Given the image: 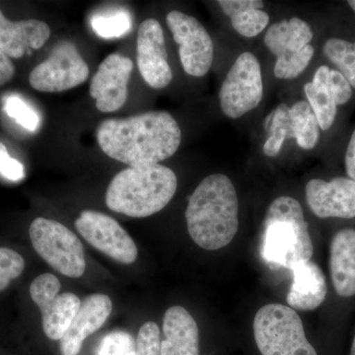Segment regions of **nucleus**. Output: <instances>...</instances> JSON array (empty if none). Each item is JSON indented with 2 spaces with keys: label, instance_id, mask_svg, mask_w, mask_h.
I'll use <instances>...</instances> for the list:
<instances>
[{
  "label": "nucleus",
  "instance_id": "nucleus-1",
  "mask_svg": "<svg viewBox=\"0 0 355 355\" xmlns=\"http://www.w3.org/2000/svg\"><path fill=\"white\" fill-rule=\"evenodd\" d=\"M96 137L110 158L137 167L159 164L172 157L181 144L182 132L171 114L153 111L103 121Z\"/></svg>",
  "mask_w": 355,
  "mask_h": 355
},
{
  "label": "nucleus",
  "instance_id": "nucleus-2",
  "mask_svg": "<svg viewBox=\"0 0 355 355\" xmlns=\"http://www.w3.org/2000/svg\"><path fill=\"white\" fill-rule=\"evenodd\" d=\"M186 221L191 239L202 249L216 251L230 244L239 228V202L230 178L205 177L191 193Z\"/></svg>",
  "mask_w": 355,
  "mask_h": 355
},
{
  "label": "nucleus",
  "instance_id": "nucleus-3",
  "mask_svg": "<svg viewBox=\"0 0 355 355\" xmlns=\"http://www.w3.org/2000/svg\"><path fill=\"white\" fill-rule=\"evenodd\" d=\"M177 187L176 174L164 165L128 167L109 184L106 205L112 211L144 218L165 209Z\"/></svg>",
  "mask_w": 355,
  "mask_h": 355
},
{
  "label": "nucleus",
  "instance_id": "nucleus-4",
  "mask_svg": "<svg viewBox=\"0 0 355 355\" xmlns=\"http://www.w3.org/2000/svg\"><path fill=\"white\" fill-rule=\"evenodd\" d=\"M304 211L297 200L287 196L273 200L263 221L261 253L270 268H286L309 261L314 254Z\"/></svg>",
  "mask_w": 355,
  "mask_h": 355
},
{
  "label": "nucleus",
  "instance_id": "nucleus-5",
  "mask_svg": "<svg viewBox=\"0 0 355 355\" xmlns=\"http://www.w3.org/2000/svg\"><path fill=\"white\" fill-rule=\"evenodd\" d=\"M253 330L261 355H317L306 338L302 320L288 306H263L254 316Z\"/></svg>",
  "mask_w": 355,
  "mask_h": 355
},
{
  "label": "nucleus",
  "instance_id": "nucleus-6",
  "mask_svg": "<svg viewBox=\"0 0 355 355\" xmlns=\"http://www.w3.org/2000/svg\"><path fill=\"white\" fill-rule=\"evenodd\" d=\"M37 254L58 272L79 279L86 270L83 243L70 229L53 219L38 217L29 228Z\"/></svg>",
  "mask_w": 355,
  "mask_h": 355
},
{
  "label": "nucleus",
  "instance_id": "nucleus-7",
  "mask_svg": "<svg viewBox=\"0 0 355 355\" xmlns=\"http://www.w3.org/2000/svg\"><path fill=\"white\" fill-rule=\"evenodd\" d=\"M314 37L312 28L300 18H291L275 23L266 30L263 42L277 57L275 76L279 79H294L300 76L314 57L310 44Z\"/></svg>",
  "mask_w": 355,
  "mask_h": 355
},
{
  "label": "nucleus",
  "instance_id": "nucleus-8",
  "mask_svg": "<svg viewBox=\"0 0 355 355\" xmlns=\"http://www.w3.org/2000/svg\"><path fill=\"white\" fill-rule=\"evenodd\" d=\"M263 96V76L258 58L245 51L236 58L219 91L221 111L236 120L256 109Z\"/></svg>",
  "mask_w": 355,
  "mask_h": 355
},
{
  "label": "nucleus",
  "instance_id": "nucleus-9",
  "mask_svg": "<svg viewBox=\"0 0 355 355\" xmlns=\"http://www.w3.org/2000/svg\"><path fill=\"white\" fill-rule=\"evenodd\" d=\"M88 64L70 41L60 42L50 57L37 65L29 76L30 85L44 93H60L81 85L87 80Z\"/></svg>",
  "mask_w": 355,
  "mask_h": 355
},
{
  "label": "nucleus",
  "instance_id": "nucleus-10",
  "mask_svg": "<svg viewBox=\"0 0 355 355\" xmlns=\"http://www.w3.org/2000/svg\"><path fill=\"white\" fill-rule=\"evenodd\" d=\"M60 279L53 273L39 275L30 286L32 300L42 313L44 335L51 340H62L81 306L76 294H60Z\"/></svg>",
  "mask_w": 355,
  "mask_h": 355
},
{
  "label": "nucleus",
  "instance_id": "nucleus-11",
  "mask_svg": "<svg viewBox=\"0 0 355 355\" xmlns=\"http://www.w3.org/2000/svg\"><path fill=\"white\" fill-rule=\"evenodd\" d=\"M166 22L179 46V55L184 72L193 77L209 73L214 58L211 37L202 23L181 11H171Z\"/></svg>",
  "mask_w": 355,
  "mask_h": 355
},
{
  "label": "nucleus",
  "instance_id": "nucleus-12",
  "mask_svg": "<svg viewBox=\"0 0 355 355\" xmlns=\"http://www.w3.org/2000/svg\"><path fill=\"white\" fill-rule=\"evenodd\" d=\"M76 227L91 246L118 263L130 265L137 261V245L113 217L95 210H84L76 218Z\"/></svg>",
  "mask_w": 355,
  "mask_h": 355
},
{
  "label": "nucleus",
  "instance_id": "nucleus-13",
  "mask_svg": "<svg viewBox=\"0 0 355 355\" xmlns=\"http://www.w3.org/2000/svg\"><path fill=\"white\" fill-rule=\"evenodd\" d=\"M137 60L140 74L147 85L163 89L171 83L173 72L168 62L164 32L156 19H146L137 32Z\"/></svg>",
  "mask_w": 355,
  "mask_h": 355
},
{
  "label": "nucleus",
  "instance_id": "nucleus-14",
  "mask_svg": "<svg viewBox=\"0 0 355 355\" xmlns=\"http://www.w3.org/2000/svg\"><path fill=\"white\" fill-rule=\"evenodd\" d=\"M132 69V60L120 53H111L103 60L89 88L96 108L101 113H114L125 104Z\"/></svg>",
  "mask_w": 355,
  "mask_h": 355
},
{
  "label": "nucleus",
  "instance_id": "nucleus-15",
  "mask_svg": "<svg viewBox=\"0 0 355 355\" xmlns=\"http://www.w3.org/2000/svg\"><path fill=\"white\" fill-rule=\"evenodd\" d=\"M306 202L319 218L355 217V181L338 177L330 182L313 179L306 184Z\"/></svg>",
  "mask_w": 355,
  "mask_h": 355
},
{
  "label": "nucleus",
  "instance_id": "nucleus-16",
  "mask_svg": "<svg viewBox=\"0 0 355 355\" xmlns=\"http://www.w3.org/2000/svg\"><path fill=\"white\" fill-rule=\"evenodd\" d=\"M112 309V300L105 294H91L84 299L69 330L60 340L62 354L78 355L84 340L101 328Z\"/></svg>",
  "mask_w": 355,
  "mask_h": 355
},
{
  "label": "nucleus",
  "instance_id": "nucleus-17",
  "mask_svg": "<svg viewBox=\"0 0 355 355\" xmlns=\"http://www.w3.org/2000/svg\"><path fill=\"white\" fill-rule=\"evenodd\" d=\"M292 284L286 301L294 309L311 311L323 304L328 293L323 270L313 261H303L291 268Z\"/></svg>",
  "mask_w": 355,
  "mask_h": 355
},
{
  "label": "nucleus",
  "instance_id": "nucleus-18",
  "mask_svg": "<svg viewBox=\"0 0 355 355\" xmlns=\"http://www.w3.org/2000/svg\"><path fill=\"white\" fill-rule=\"evenodd\" d=\"M51 36L50 26L44 21H10L0 10V49L7 57L20 58L29 49L39 50Z\"/></svg>",
  "mask_w": 355,
  "mask_h": 355
},
{
  "label": "nucleus",
  "instance_id": "nucleus-19",
  "mask_svg": "<svg viewBox=\"0 0 355 355\" xmlns=\"http://www.w3.org/2000/svg\"><path fill=\"white\" fill-rule=\"evenodd\" d=\"M162 355H200V333L195 319L182 306H173L163 318Z\"/></svg>",
  "mask_w": 355,
  "mask_h": 355
},
{
  "label": "nucleus",
  "instance_id": "nucleus-20",
  "mask_svg": "<svg viewBox=\"0 0 355 355\" xmlns=\"http://www.w3.org/2000/svg\"><path fill=\"white\" fill-rule=\"evenodd\" d=\"M330 270L336 293L342 297L355 295V230L345 228L331 242Z\"/></svg>",
  "mask_w": 355,
  "mask_h": 355
},
{
  "label": "nucleus",
  "instance_id": "nucleus-21",
  "mask_svg": "<svg viewBox=\"0 0 355 355\" xmlns=\"http://www.w3.org/2000/svg\"><path fill=\"white\" fill-rule=\"evenodd\" d=\"M221 10L231 20L236 32L245 38H254L268 27L270 15L263 10L260 0H220Z\"/></svg>",
  "mask_w": 355,
  "mask_h": 355
},
{
  "label": "nucleus",
  "instance_id": "nucleus-22",
  "mask_svg": "<svg viewBox=\"0 0 355 355\" xmlns=\"http://www.w3.org/2000/svg\"><path fill=\"white\" fill-rule=\"evenodd\" d=\"M328 65H322L315 72L312 83H306L304 92L308 103L316 114L319 127L322 130H330L335 123L338 106L328 87L330 73Z\"/></svg>",
  "mask_w": 355,
  "mask_h": 355
},
{
  "label": "nucleus",
  "instance_id": "nucleus-23",
  "mask_svg": "<svg viewBox=\"0 0 355 355\" xmlns=\"http://www.w3.org/2000/svg\"><path fill=\"white\" fill-rule=\"evenodd\" d=\"M291 137L298 146L311 150L317 146L320 139V127L316 114L307 101L296 102L289 110Z\"/></svg>",
  "mask_w": 355,
  "mask_h": 355
},
{
  "label": "nucleus",
  "instance_id": "nucleus-24",
  "mask_svg": "<svg viewBox=\"0 0 355 355\" xmlns=\"http://www.w3.org/2000/svg\"><path fill=\"white\" fill-rule=\"evenodd\" d=\"M323 53L355 89V42L338 38L327 40Z\"/></svg>",
  "mask_w": 355,
  "mask_h": 355
},
{
  "label": "nucleus",
  "instance_id": "nucleus-25",
  "mask_svg": "<svg viewBox=\"0 0 355 355\" xmlns=\"http://www.w3.org/2000/svg\"><path fill=\"white\" fill-rule=\"evenodd\" d=\"M291 107L280 104L273 112L270 135L263 144V153L268 157H275L284 146V140L291 137Z\"/></svg>",
  "mask_w": 355,
  "mask_h": 355
},
{
  "label": "nucleus",
  "instance_id": "nucleus-26",
  "mask_svg": "<svg viewBox=\"0 0 355 355\" xmlns=\"http://www.w3.org/2000/svg\"><path fill=\"white\" fill-rule=\"evenodd\" d=\"M93 31L103 39L121 38L130 32L132 17L125 10L96 14L91 20Z\"/></svg>",
  "mask_w": 355,
  "mask_h": 355
},
{
  "label": "nucleus",
  "instance_id": "nucleus-27",
  "mask_svg": "<svg viewBox=\"0 0 355 355\" xmlns=\"http://www.w3.org/2000/svg\"><path fill=\"white\" fill-rule=\"evenodd\" d=\"M4 111L7 116L13 119L21 127L29 132H35L41 125V119L34 109L16 95H11L4 99Z\"/></svg>",
  "mask_w": 355,
  "mask_h": 355
},
{
  "label": "nucleus",
  "instance_id": "nucleus-28",
  "mask_svg": "<svg viewBox=\"0 0 355 355\" xmlns=\"http://www.w3.org/2000/svg\"><path fill=\"white\" fill-rule=\"evenodd\" d=\"M137 342L123 331H114L102 338L96 355H135Z\"/></svg>",
  "mask_w": 355,
  "mask_h": 355
},
{
  "label": "nucleus",
  "instance_id": "nucleus-29",
  "mask_svg": "<svg viewBox=\"0 0 355 355\" xmlns=\"http://www.w3.org/2000/svg\"><path fill=\"white\" fill-rule=\"evenodd\" d=\"M25 268V261L17 252L9 248H0V292L17 279Z\"/></svg>",
  "mask_w": 355,
  "mask_h": 355
},
{
  "label": "nucleus",
  "instance_id": "nucleus-30",
  "mask_svg": "<svg viewBox=\"0 0 355 355\" xmlns=\"http://www.w3.org/2000/svg\"><path fill=\"white\" fill-rule=\"evenodd\" d=\"M135 355H162L160 329L154 322L142 324L137 334Z\"/></svg>",
  "mask_w": 355,
  "mask_h": 355
},
{
  "label": "nucleus",
  "instance_id": "nucleus-31",
  "mask_svg": "<svg viewBox=\"0 0 355 355\" xmlns=\"http://www.w3.org/2000/svg\"><path fill=\"white\" fill-rule=\"evenodd\" d=\"M328 87L333 95L336 106L347 104L352 99V85L338 70H330L328 76Z\"/></svg>",
  "mask_w": 355,
  "mask_h": 355
},
{
  "label": "nucleus",
  "instance_id": "nucleus-32",
  "mask_svg": "<svg viewBox=\"0 0 355 355\" xmlns=\"http://www.w3.org/2000/svg\"><path fill=\"white\" fill-rule=\"evenodd\" d=\"M0 174L12 182H19L25 177L24 166L11 157L2 144H0Z\"/></svg>",
  "mask_w": 355,
  "mask_h": 355
},
{
  "label": "nucleus",
  "instance_id": "nucleus-33",
  "mask_svg": "<svg viewBox=\"0 0 355 355\" xmlns=\"http://www.w3.org/2000/svg\"><path fill=\"white\" fill-rule=\"evenodd\" d=\"M15 74V67L12 60L7 57L6 53L0 49V86L6 85L12 80Z\"/></svg>",
  "mask_w": 355,
  "mask_h": 355
},
{
  "label": "nucleus",
  "instance_id": "nucleus-34",
  "mask_svg": "<svg viewBox=\"0 0 355 355\" xmlns=\"http://www.w3.org/2000/svg\"><path fill=\"white\" fill-rule=\"evenodd\" d=\"M345 170L349 179L355 181V130L350 137L345 157Z\"/></svg>",
  "mask_w": 355,
  "mask_h": 355
},
{
  "label": "nucleus",
  "instance_id": "nucleus-35",
  "mask_svg": "<svg viewBox=\"0 0 355 355\" xmlns=\"http://www.w3.org/2000/svg\"><path fill=\"white\" fill-rule=\"evenodd\" d=\"M347 4H349L350 8L355 12V0H349V1H347Z\"/></svg>",
  "mask_w": 355,
  "mask_h": 355
},
{
  "label": "nucleus",
  "instance_id": "nucleus-36",
  "mask_svg": "<svg viewBox=\"0 0 355 355\" xmlns=\"http://www.w3.org/2000/svg\"><path fill=\"white\" fill-rule=\"evenodd\" d=\"M350 355H355V336L354 342H352V349H350Z\"/></svg>",
  "mask_w": 355,
  "mask_h": 355
}]
</instances>
